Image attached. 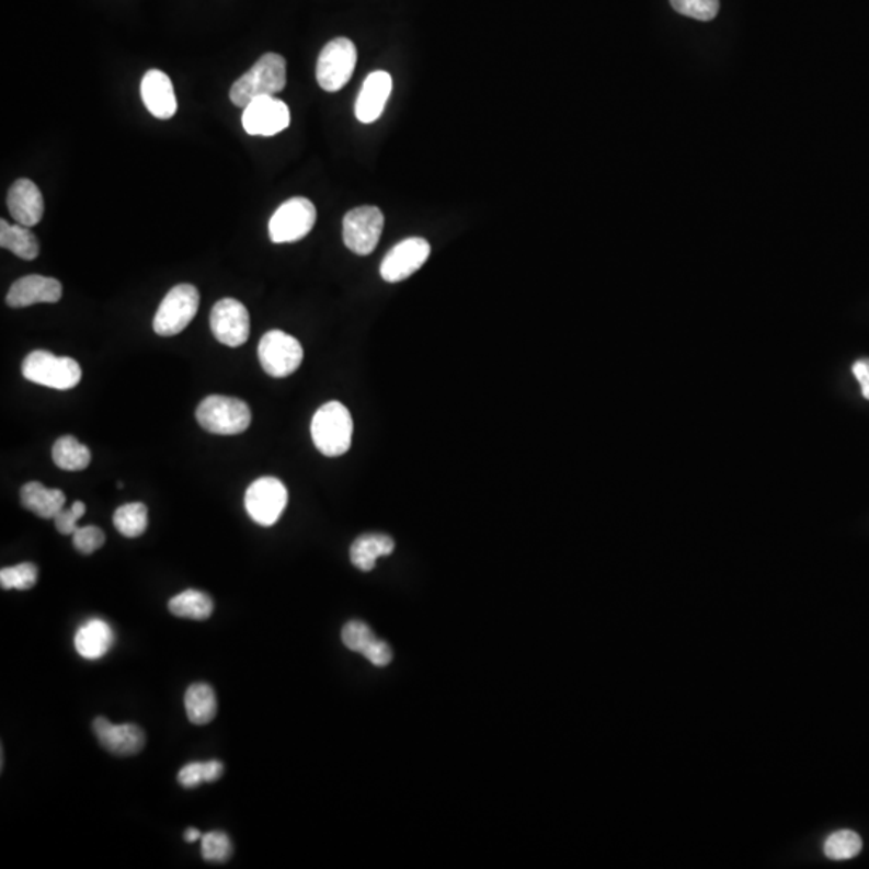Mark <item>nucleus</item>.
Listing matches in <instances>:
<instances>
[{
    "instance_id": "obj_31",
    "label": "nucleus",
    "mask_w": 869,
    "mask_h": 869,
    "mask_svg": "<svg viewBox=\"0 0 869 869\" xmlns=\"http://www.w3.org/2000/svg\"><path fill=\"white\" fill-rule=\"evenodd\" d=\"M377 640L369 625L361 620H352L343 627L342 641L350 651L364 654L367 648Z\"/></svg>"
},
{
    "instance_id": "obj_7",
    "label": "nucleus",
    "mask_w": 869,
    "mask_h": 869,
    "mask_svg": "<svg viewBox=\"0 0 869 869\" xmlns=\"http://www.w3.org/2000/svg\"><path fill=\"white\" fill-rule=\"evenodd\" d=\"M304 346L295 336L282 331L264 333L258 345V358L264 373L282 379L291 376L304 363Z\"/></svg>"
},
{
    "instance_id": "obj_22",
    "label": "nucleus",
    "mask_w": 869,
    "mask_h": 869,
    "mask_svg": "<svg viewBox=\"0 0 869 869\" xmlns=\"http://www.w3.org/2000/svg\"><path fill=\"white\" fill-rule=\"evenodd\" d=\"M184 707L191 723L208 724L218 713L215 689L206 683H194L185 690Z\"/></svg>"
},
{
    "instance_id": "obj_23",
    "label": "nucleus",
    "mask_w": 869,
    "mask_h": 869,
    "mask_svg": "<svg viewBox=\"0 0 869 869\" xmlns=\"http://www.w3.org/2000/svg\"><path fill=\"white\" fill-rule=\"evenodd\" d=\"M0 247L15 253L22 260L33 261L39 255L37 237L26 226L9 225L5 219L0 221Z\"/></svg>"
},
{
    "instance_id": "obj_15",
    "label": "nucleus",
    "mask_w": 869,
    "mask_h": 869,
    "mask_svg": "<svg viewBox=\"0 0 869 869\" xmlns=\"http://www.w3.org/2000/svg\"><path fill=\"white\" fill-rule=\"evenodd\" d=\"M64 287L54 277L33 276L22 277L10 287L7 294V305L12 308L33 307L36 304H57L60 301Z\"/></svg>"
},
{
    "instance_id": "obj_17",
    "label": "nucleus",
    "mask_w": 869,
    "mask_h": 869,
    "mask_svg": "<svg viewBox=\"0 0 869 869\" xmlns=\"http://www.w3.org/2000/svg\"><path fill=\"white\" fill-rule=\"evenodd\" d=\"M144 105L158 119H170L176 115L178 101L173 82L160 70L147 71L140 84Z\"/></svg>"
},
{
    "instance_id": "obj_30",
    "label": "nucleus",
    "mask_w": 869,
    "mask_h": 869,
    "mask_svg": "<svg viewBox=\"0 0 869 869\" xmlns=\"http://www.w3.org/2000/svg\"><path fill=\"white\" fill-rule=\"evenodd\" d=\"M232 843L228 834L221 831L204 834L202 837V857L208 864H226L232 857Z\"/></svg>"
},
{
    "instance_id": "obj_19",
    "label": "nucleus",
    "mask_w": 869,
    "mask_h": 869,
    "mask_svg": "<svg viewBox=\"0 0 869 869\" xmlns=\"http://www.w3.org/2000/svg\"><path fill=\"white\" fill-rule=\"evenodd\" d=\"M115 631L101 618H92L79 627L75 637V648L85 661H99L112 651Z\"/></svg>"
},
{
    "instance_id": "obj_33",
    "label": "nucleus",
    "mask_w": 869,
    "mask_h": 869,
    "mask_svg": "<svg viewBox=\"0 0 869 869\" xmlns=\"http://www.w3.org/2000/svg\"><path fill=\"white\" fill-rule=\"evenodd\" d=\"M71 537H73L75 548L84 556L92 554L105 545V534L95 525L79 527Z\"/></svg>"
},
{
    "instance_id": "obj_1",
    "label": "nucleus",
    "mask_w": 869,
    "mask_h": 869,
    "mask_svg": "<svg viewBox=\"0 0 869 869\" xmlns=\"http://www.w3.org/2000/svg\"><path fill=\"white\" fill-rule=\"evenodd\" d=\"M287 84V64L279 54H266L233 82L230 89V101L239 108L260 98H274L284 91Z\"/></svg>"
},
{
    "instance_id": "obj_29",
    "label": "nucleus",
    "mask_w": 869,
    "mask_h": 869,
    "mask_svg": "<svg viewBox=\"0 0 869 869\" xmlns=\"http://www.w3.org/2000/svg\"><path fill=\"white\" fill-rule=\"evenodd\" d=\"M37 567L31 562L19 563L15 567H5L0 570V586L2 590L26 591L34 588L37 583Z\"/></svg>"
},
{
    "instance_id": "obj_35",
    "label": "nucleus",
    "mask_w": 869,
    "mask_h": 869,
    "mask_svg": "<svg viewBox=\"0 0 869 869\" xmlns=\"http://www.w3.org/2000/svg\"><path fill=\"white\" fill-rule=\"evenodd\" d=\"M363 655L370 664L376 666H387L390 664L391 659H393V652H391L390 645L379 640V638L364 651Z\"/></svg>"
},
{
    "instance_id": "obj_2",
    "label": "nucleus",
    "mask_w": 869,
    "mask_h": 869,
    "mask_svg": "<svg viewBox=\"0 0 869 869\" xmlns=\"http://www.w3.org/2000/svg\"><path fill=\"white\" fill-rule=\"evenodd\" d=\"M311 436L316 448L328 458L345 455L352 446V414L339 401L325 403L312 418Z\"/></svg>"
},
{
    "instance_id": "obj_3",
    "label": "nucleus",
    "mask_w": 869,
    "mask_h": 869,
    "mask_svg": "<svg viewBox=\"0 0 869 869\" xmlns=\"http://www.w3.org/2000/svg\"><path fill=\"white\" fill-rule=\"evenodd\" d=\"M197 421L209 434L239 435L252 424V410L239 398L211 395L198 407Z\"/></svg>"
},
{
    "instance_id": "obj_13",
    "label": "nucleus",
    "mask_w": 869,
    "mask_h": 869,
    "mask_svg": "<svg viewBox=\"0 0 869 869\" xmlns=\"http://www.w3.org/2000/svg\"><path fill=\"white\" fill-rule=\"evenodd\" d=\"M242 125L250 136L273 137L290 125V110L276 98L255 99L243 108Z\"/></svg>"
},
{
    "instance_id": "obj_14",
    "label": "nucleus",
    "mask_w": 869,
    "mask_h": 869,
    "mask_svg": "<svg viewBox=\"0 0 869 869\" xmlns=\"http://www.w3.org/2000/svg\"><path fill=\"white\" fill-rule=\"evenodd\" d=\"M95 737L110 752L118 757L139 754L146 745V733L136 724H113L106 718H95L92 723Z\"/></svg>"
},
{
    "instance_id": "obj_36",
    "label": "nucleus",
    "mask_w": 869,
    "mask_h": 869,
    "mask_svg": "<svg viewBox=\"0 0 869 869\" xmlns=\"http://www.w3.org/2000/svg\"><path fill=\"white\" fill-rule=\"evenodd\" d=\"M854 376L857 377L858 384H860L861 391H864V397L869 400V359H858L857 363L854 364Z\"/></svg>"
},
{
    "instance_id": "obj_16",
    "label": "nucleus",
    "mask_w": 869,
    "mask_h": 869,
    "mask_svg": "<svg viewBox=\"0 0 869 869\" xmlns=\"http://www.w3.org/2000/svg\"><path fill=\"white\" fill-rule=\"evenodd\" d=\"M391 89H393V79L387 71H374L364 79L355 105L356 118L364 125L377 122L382 116Z\"/></svg>"
},
{
    "instance_id": "obj_6",
    "label": "nucleus",
    "mask_w": 869,
    "mask_h": 869,
    "mask_svg": "<svg viewBox=\"0 0 869 869\" xmlns=\"http://www.w3.org/2000/svg\"><path fill=\"white\" fill-rule=\"evenodd\" d=\"M358 50L346 37H336L322 49L316 67V78L324 91L336 92L345 88L355 73Z\"/></svg>"
},
{
    "instance_id": "obj_11",
    "label": "nucleus",
    "mask_w": 869,
    "mask_h": 869,
    "mask_svg": "<svg viewBox=\"0 0 869 869\" xmlns=\"http://www.w3.org/2000/svg\"><path fill=\"white\" fill-rule=\"evenodd\" d=\"M209 325L213 335L222 345L230 348L242 346L250 336L249 309L233 298L219 300L211 309Z\"/></svg>"
},
{
    "instance_id": "obj_32",
    "label": "nucleus",
    "mask_w": 869,
    "mask_h": 869,
    "mask_svg": "<svg viewBox=\"0 0 869 869\" xmlns=\"http://www.w3.org/2000/svg\"><path fill=\"white\" fill-rule=\"evenodd\" d=\"M670 3L676 12L699 22H710L720 10V0H670Z\"/></svg>"
},
{
    "instance_id": "obj_26",
    "label": "nucleus",
    "mask_w": 869,
    "mask_h": 869,
    "mask_svg": "<svg viewBox=\"0 0 869 869\" xmlns=\"http://www.w3.org/2000/svg\"><path fill=\"white\" fill-rule=\"evenodd\" d=\"M113 525L126 538H137L149 527V510L144 503H129L113 514Z\"/></svg>"
},
{
    "instance_id": "obj_9",
    "label": "nucleus",
    "mask_w": 869,
    "mask_h": 869,
    "mask_svg": "<svg viewBox=\"0 0 869 869\" xmlns=\"http://www.w3.org/2000/svg\"><path fill=\"white\" fill-rule=\"evenodd\" d=\"M384 225V213L377 206L352 209L343 219V242L356 255H370L379 245Z\"/></svg>"
},
{
    "instance_id": "obj_10",
    "label": "nucleus",
    "mask_w": 869,
    "mask_h": 869,
    "mask_svg": "<svg viewBox=\"0 0 869 869\" xmlns=\"http://www.w3.org/2000/svg\"><path fill=\"white\" fill-rule=\"evenodd\" d=\"M287 488L276 477H261L245 493L247 512L261 527L276 524L287 506Z\"/></svg>"
},
{
    "instance_id": "obj_20",
    "label": "nucleus",
    "mask_w": 869,
    "mask_h": 869,
    "mask_svg": "<svg viewBox=\"0 0 869 869\" xmlns=\"http://www.w3.org/2000/svg\"><path fill=\"white\" fill-rule=\"evenodd\" d=\"M20 501L25 510L41 518H55L65 507L67 498L64 491L50 490L39 482H30L20 491Z\"/></svg>"
},
{
    "instance_id": "obj_4",
    "label": "nucleus",
    "mask_w": 869,
    "mask_h": 869,
    "mask_svg": "<svg viewBox=\"0 0 869 869\" xmlns=\"http://www.w3.org/2000/svg\"><path fill=\"white\" fill-rule=\"evenodd\" d=\"M23 377L30 382L55 388V390H71L81 382V366L68 356H55L49 352H33L26 356L22 366Z\"/></svg>"
},
{
    "instance_id": "obj_5",
    "label": "nucleus",
    "mask_w": 869,
    "mask_h": 869,
    "mask_svg": "<svg viewBox=\"0 0 869 869\" xmlns=\"http://www.w3.org/2000/svg\"><path fill=\"white\" fill-rule=\"evenodd\" d=\"M201 307V294L191 284L171 288L158 307L153 318V331L161 336L178 335L191 324Z\"/></svg>"
},
{
    "instance_id": "obj_27",
    "label": "nucleus",
    "mask_w": 869,
    "mask_h": 869,
    "mask_svg": "<svg viewBox=\"0 0 869 869\" xmlns=\"http://www.w3.org/2000/svg\"><path fill=\"white\" fill-rule=\"evenodd\" d=\"M222 775H225V765L219 761L204 762V764L192 762L181 768L178 781L182 788L194 789L202 782H216Z\"/></svg>"
},
{
    "instance_id": "obj_37",
    "label": "nucleus",
    "mask_w": 869,
    "mask_h": 869,
    "mask_svg": "<svg viewBox=\"0 0 869 869\" xmlns=\"http://www.w3.org/2000/svg\"><path fill=\"white\" fill-rule=\"evenodd\" d=\"M202 837H204V834H202L201 831L195 830V827H191V830L185 831L184 834L185 843L188 844L197 843V841H202Z\"/></svg>"
},
{
    "instance_id": "obj_34",
    "label": "nucleus",
    "mask_w": 869,
    "mask_h": 869,
    "mask_svg": "<svg viewBox=\"0 0 869 869\" xmlns=\"http://www.w3.org/2000/svg\"><path fill=\"white\" fill-rule=\"evenodd\" d=\"M85 514V504L82 501H75L73 506L70 510H61L55 515V528H57L58 534L61 535H73L75 531L78 530V521L81 517H84Z\"/></svg>"
},
{
    "instance_id": "obj_18",
    "label": "nucleus",
    "mask_w": 869,
    "mask_h": 869,
    "mask_svg": "<svg viewBox=\"0 0 869 869\" xmlns=\"http://www.w3.org/2000/svg\"><path fill=\"white\" fill-rule=\"evenodd\" d=\"M10 215L19 225L33 228L44 216V198L39 187L30 180L13 182L7 197Z\"/></svg>"
},
{
    "instance_id": "obj_8",
    "label": "nucleus",
    "mask_w": 869,
    "mask_h": 869,
    "mask_svg": "<svg viewBox=\"0 0 869 869\" xmlns=\"http://www.w3.org/2000/svg\"><path fill=\"white\" fill-rule=\"evenodd\" d=\"M318 213L311 201L294 197L284 202L270 221V237L274 243H294L305 239L315 228Z\"/></svg>"
},
{
    "instance_id": "obj_12",
    "label": "nucleus",
    "mask_w": 869,
    "mask_h": 869,
    "mask_svg": "<svg viewBox=\"0 0 869 869\" xmlns=\"http://www.w3.org/2000/svg\"><path fill=\"white\" fill-rule=\"evenodd\" d=\"M431 243L421 237H411L395 245L380 264V276L385 282L397 284L418 273L431 256Z\"/></svg>"
},
{
    "instance_id": "obj_25",
    "label": "nucleus",
    "mask_w": 869,
    "mask_h": 869,
    "mask_svg": "<svg viewBox=\"0 0 869 869\" xmlns=\"http://www.w3.org/2000/svg\"><path fill=\"white\" fill-rule=\"evenodd\" d=\"M52 459L58 469L79 472V470L88 469L91 464V451L73 435H65L55 442L54 448H52Z\"/></svg>"
},
{
    "instance_id": "obj_28",
    "label": "nucleus",
    "mask_w": 869,
    "mask_h": 869,
    "mask_svg": "<svg viewBox=\"0 0 869 869\" xmlns=\"http://www.w3.org/2000/svg\"><path fill=\"white\" fill-rule=\"evenodd\" d=\"M864 847L861 837L854 831L843 830L831 834L824 843V855L830 860L844 861L857 857Z\"/></svg>"
},
{
    "instance_id": "obj_21",
    "label": "nucleus",
    "mask_w": 869,
    "mask_h": 869,
    "mask_svg": "<svg viewBox=\"0 0 869 869\" xmlns=\"http://www.w3.org/2000/svg\"><path fill=\"white\" fill-rule=\"evenodd\" d=\"M395 551V541L387 535H363L353 541L350 549V559L356 569L370 572L376 567L377 559L390 556Z\"/></svg>"
},
{
    "instance_id": "obj_24",
    "label": "nucleus",
    "mask_w": 869,
    "mask_h": 869,
    "mask_svg": "<svg viewBox=\"0 0 869 869\" xmlns=\"http://www.w3.org/2000/svg\"><path fill=\"white\" fill-rule=\"evenodd\" d=\"M168 609L174 617L206 620L215 613V603L205 591L185 590L170 601Z\"/></svg>"
}]
</instances>
